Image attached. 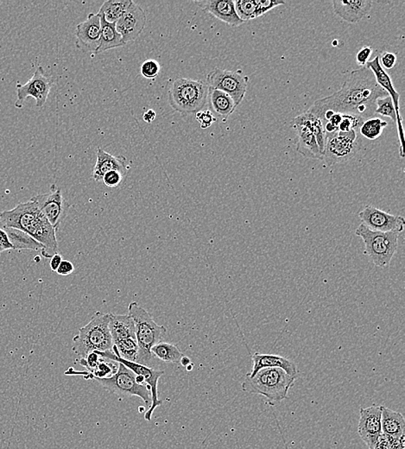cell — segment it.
Here are the masks:
<instances>
[{
	"label": "cell",
	"mask_w": 405,
	"mask_h": 449,
	"mask_svg": "<svg viewBox=\"0 0 405 449\" xmlns=\"http://www.w3.org/2000/svg\"><path fill=\"white\" fill-rule=\"evenodd\" d=\"M363 119L358 117V116L351 114H342L341 123H339L338 131L342 132H348L352 130H356L360 128L363 124Z\"/></svg>",
	"instance_id": "e575fe53"
},
{
	"label": "cell",
	"mask_w": 405,
	"mask_h": 449,
	"mask_svg": "<svg viewBox=\"0 0 405 449\" xmlns=\"http://www.w3.org/2000/svg\"><path fill=\"white\" fill-rule=\"evenodd\" d=\"M109 330L113 344L129 339H136L135 326L128 315L109 313Z\"/></svg>",
	"instance_id": "603a6c76"
},
{
	"label": "cell",
	"mask_w": 405,
	"mask_h": 449,
	"mask_svg": "<svg viewBox=\"0 0 405 449\" xmlns=\"http://www.w3.org/2000/svg\"><path fill=\"white\" fill-rule=\"evenodd\" d=\"M63 260V259L61 258L60 253H57V255H55L52 258L50 259V266L51 270H52L53 272H57L58 267H59Z\"/></svg>",
	"instance_id": "f6af8a7d"
},
{
	"label": "cell",
	"mask_w": 405,
	"mask_h": 449,
	"mask_svg": "<svg viewBox=\"0 0 405 449\" xmlns=\"http://www.w3.org/2000/svg\"><path fill=\"white\" fill-rule=\"evenodd\" d=\"M296 377L287 375L280 368H264L253 377L246 376L242 383L244 392L266 397L268 403L274 406L286 399L289 390L294 386Z\"/></svg>",
	"instance_id": "3957f363"
},
{
	"label": "cell",
	"mask_w": 405,
	"mask_h": 449,
	"mask_svg": "<svg viewBox=\"0 0 405 449\" xmlns=\"http://www.w3.org/2000/svg\"><path fill=\"white\" fill-rule=\"evenodd\" d=\"M160 68V65L156 60L149 59L144 61L140 71L144 77L153 80L159 75Z\"/></svg>",
	"instance_id": "74e56055"
},
{
	"label": "cell",
	"mask_w": 405,
	"mask_h": 449,
	"mask_svg": "<svg viewBox=\"0 0 405 449\" xmlns=\"http://www.w3.org/2000/svg\"><path fill=\"white\" fill-rule=\"evenodd\" d=\"M297 132V152L306 159L324 160L319 149L317 138L310 129L301 125H293Z\"/></svg>",
	"instance_id": "cb8c5ba5"
},
{
	"label": "cell",
	"mask_w": 405,
	"mask_h": 449,
	"mask_svg": "<svg viewBox=\"0 0 405 449\" xmlns=\"http://www.w3.org/2000/svg\"><path fill=\"white\" fill-rule=\"evenodd\" d=\"M179 364L184 366V368H187V366L190 364V358H188L187 356L184 355V357L181 359Z\"/></svg>",
	"instance_id": "7dc6e473"
},
{
	"label": "cell",
	"mask_w": 405,
	"mask_h": 449,
	"mask_svg": "<svg viewBox=\"0 0 405 449\" xmlns=\"http://www.w3.org/2000/svg\"><path fill=\"white\" fill-rule=\"evenodd\" d=\"M373 2L369 0H339L333 1V8L336 15L346 22L355 23L369 14Z\"/></svg>",
	"instance_id": "d6986e66"
},
{
	"label": "cell",
	"mask_w": 405,
	"mask_h": 449,
	"mask_svg": "<svg viewBox=\"0 0 405 449\" xmlns=\"http://www.w3.org/2000/svg\"><path fill=\"white\" fill-rule=\"evenodd\" d=\"M206 82L209 88L228 94L238 108L245 99L249 77L244 75L241 70L231 71L216 68L208 74Z\"/></svg>",
	"instance_id": "30bf717a"
},
{
	"label": "cell",
	"mask_w": 405,
	"mask_h": 449,
	"mask_svg": "<svg viewBox=\"0 0 405 449\" xmlns=\"http://www.w3.org/2000/svg\"><path fill=\"white\" fill-rule=\"evenodd\" d=\"M379 63L384 70H391L397 63L396 54L387 52V51L383 52L379 56Z\"/></svg>",
	"instance_id": "60d3db41"
},
{
	"label": "cell",
	"mask_w": 405,
	"mask_h": 449,
	"mask_svg": "<svg viewBox=\"0 0 405 449\" xmlns=\"http://www.w3.org/2000/svg\"><path fill=\"white\" fill-rule=\"evenodd\" d=\"M126 162L125 157L113 156L101 147H98L97 160L92 171V178L95 181H101L105 174L112 170L119 171L125 176L127 172Z\"/></svg>",
	"instance_id": "7402d4cb"
},
{
	"label": "cell",
	"mask_w": 405,
	"mask_h": 449,
	"mask_svg": "<svg viewBox=\"0 0 405 449\" xmlns=\"http://www.w3.org/2000/svg\"><path fill=\"white\" fill-rule=\"evenodd\" d=\"M99 17L101 19V39H99V47L95 54H101L109 50L126 46L124 43L120 34L117 32L115 23H109L103 17Z\"/></svg>",
	"instance_id": "83f0119b"
},
{
	"label": "cell",
	"mask_w": 405,
	"mask_h": 449,
	"mask_svg": "<svg viewBox=\"0 0 405 449\" xmlns=\"http://www.w3.org/2000/svg\"><path fill=\"white\" fill-rule=\"evenodd\" d=\"M382 434L395 439L404 438L405 420L403 415L382 406Z\"/></svg>",
	"instance_id": "d4e9b609"
},
{
	"label": "cell",
	"mask_w": 405,
	"mask_h": 449,
	"mask_svg": "<svg viewBox=\"0 0 405 449\" xmlns=\"http://www.w3.org/2000/svg\"><path fill=\"white\" fill-rule=\"evenodd\" d=\"M128 315L135 326L136 340L139 348L136 362L148 366L152 358V348L159 343L161 339L166 335L167 328L157 324L149 312L136 301L129 304Z\"/></svg>",
	"instance_id": "277c9868"
},
{
	"label": "cell",
	"mask_w": 405,
	"mask_h": 449,
	"mask_svg": "<svg viewBox=\"0 0 405 449\" xmlns=\"http://www.w3.org/2000/svg\"><path fill=\"white\" fill-rule=\"evenodd\" d=\"M30 200L35 202L39 210L57 231L70 208L60 188L53 184L49 193L37 194Z\"/></svg>",
	"instance_id": "4fadbf2b"
},
{
	"label": "cell",
	"mask_w": 405,
	"mask_h": 449,
	"mask_svg": "<svg viewBox=\"0 0 405 449\" xmlns=\"http://www.w3.org/2000/svg\"><path fill=\"white\" fill-rule=\"evenodd\" d=\"M213 112L226 121L235 111L233 99L226 92L209 88L208 98Z\"/></svg>",
	"instance_id": "484cf974"
},
{
	"label": "cell",
	"mask_w": 405,
	"mask_h": 449,
	"mask_svg": "<svg viewBox=\"0 0 405 449\" xmlns=\"http://www.w3.org/2000/svg\"><path fill=\"white\" fill-rule=\"evenodd\" d=\"M4 251H5V249L3 248V246L1 245H0V253L3 252Z\"/></svg>",
	"instance_id": "681fc988"
},
{
	"label": "cell",
	"mask_w": 405,
	"mask_h": 449,
	"mask_svg": "<svg viewBox=\"0 0 405 449\" xmlns=\"http://www.w3.org/2000/svg\"><path fill=\"white\" fill-rule=\"evenodd\" d=\"M101 19L98 14L89 13L85 21L79 23L75 30L77 47L84 52H96L101 39Z\"/></svg>",
	"instance_id": "ac0fdd59"
},
{
	"label": "cell",
	"mask_w": 405,
	"mask_h": 449,
	"mask_svg": "<svg viewBox=\"0 0 405 449\" xmlns=\"http://www.w3.org/2000/svg\"><path fill=\"white\" fill-rule=\"evenodd\" d=\"M291 125H301L310 129L314 133L315 138H317L319 149H320L322 155L324 157L326 132L324 123H322L320 118L317 117L312 112L307 111L295 118L293 122H291Z\"/></svg>",
	"instance_id": "4316f807"
},
{
	"label": "cell",
	"mask_w": 405,
	"mask_h": 449,
	"mask_svg": "<svg viewBox=\"0 0 405 449\" xmlns=\"http://www.w3.org/2000/svg\"><path fill=\"white\" fill-rule=\"evenodd\" d=\"M355 235L362 239L365 246L364 255L368 257L374 265L380 268L390 265L397 252L400 232L373 231L362 223Z\"/></svg>",
	"instance_id": "52a82bcc"
},
{
	"label": "cell",
	"mask_w": 405,
	"mask_h": 449,
	"mask_svg": "<svg viewBox=\"0 0 405 449\" xmlns=\"http://www.w3.org/2000/svg\"><path fill=\"white\" fill-rule=\"evenodd\" d=\"M387 95L377 83L373 72L362 67L350 74L339 91L318 99L308 111L318 118L326 111H332L366 121L375 114L377 99Z\"/></svg>",
	"instance_id": "6da1fadb"
},
{
	"label": "cell",
	"mask_w": 405,
	"mask_h": 449,
	"mask_svg": "<svg viewBox=\"0 0 405 449\" xmlns=\"http://www.w3.org/2000/svg\"><path fill=\"white\" fill-rule=\"evenodd\" d=\"M366 67L367 68H369V70L373 72L377 83L379 84V87L384 89V90L387 92L388 95L390 96L391 99H393L395 112H396L397 116L396 125L397 133L398 137H399V153L402 159H404L405 157L404 150V135L403 123H402V121H403V119H402L400 114V94H398V92L396 91V89H395L393 81H391V78L389 74H388L387 72L384 70L382 67H381L379 63V56H377L375 58H374L373 60L369 61L368 63H367Z\"/></svg>",
	"instance_id": "9a60e30c"
},
{
	"label": "cell",
	"mask_w": 405,
	"mask_h": 449,
	"mask_svg": "<svg viewBox=\"0 0 405 449\" xmlns=\"http://www.w3.org/2000/svg\"><path fill=\"white\" fill-rule=\"evenodd\" d=\"M113 343L109 330V313L95 312L91 321L80 328L73 339L72 350L75 355L85 359L92 352L112 350Z\"/></svg>",
	"instance_id": "8992f818"
},
{
	"label": "cell",
	"mask_w": 405,
	"mask_h": 449,
	"mask_svg": "<svg viewBox=\"0 0 405 449\" xmlns=\"http://www.w3.org/2000/svg\"><path fill=\"white\" fill-rule=\"evenodd\" d=\"M404 438L395 439L381 435L374 449H404Z\"/></svg>",
	"instance_id": "d590c367"
},
{
	"label": "cell",
	"mask_w": 405,
	"mask_h": 449,
	"mask_svg": "<svg viewBox=\"0 0 405 449\" xmlns=\"http://www.w3.org/2000/svg\"><path fill=\"white\" fill-rule=\"evenodd\" d=\"M362 224L373 231L397 232L404 231L405 219L404 216L393 215L381 210L372 205H367L359 212Z\"/></svg>",
	"instance_id": "5bb4252c"
},
{
	"label": "cell",
	"mask_w": 405,
	"mask_h": 449,
	"mask_svg": "<svg viewBox=\"0 0 405 449\" xmlns=\"http://www.w3.org/2000/svg\"><path fill=\"white\" fill-rule=\"evenodd\" d=\"M254 1H255L256 4L257 19L266 14L270 10L277 8V6L286 4V2L279 1V0H254Z\"/></svg>",
	"instance_id": "8d00e7d4"
},
{
	"label": "cell",
	"mask_w": 405,
	"mask_h": 449,
	"mask_svg": "<svg viewBox=\"0 0 405 449\" xmlns=\"http://www.w3.org/2000/svg\"><path fill=\"white\" fill-rule=\"evenodd\" d=\"M124 174L119 171L112 170L109 171V172L105 174V176L102 178L103 183L108 188H116L119 187L122 183Z\"/></svg>",
	"instance_id": "ab89813d"
},
{
	"label": "cell",
	"mask_w": 405,
	"mask_h": 449,
	"mask_svg": "<svg viewBox=\"0 0 405 449\" xmlns=\"http://www.w3.org/2000/svg\"><path fill=\"white\" fill-rule=\"evenodd\" d=\"M362 140L356 130L326 134L324 160L328 166L351 160L362 149Z\"/></svg>",
	"instance_id": "ba28073f"
},
{
	"label": "cell",
	"mask_w": 405,
	"mask_h": 449,
	"mask_svg": "<svg viewBox=\"0 0 405 449\" xmlns=\"http://www.w3.org/2000/svg\"><path fill=\"white\" fill-rule=\"evenodd\" d=\"M208 91L204 81L177 77L170 82L168 91L170 105L181 114H195L207 104Z\"/></svg>",
	"instance_id": "5b68a950"
},
{
	"label": "cell",
	"mask_w": 405,
	"mask_h": 449,
	"mask_svg": "<svg viewBox=\"0 0 405 449\" xmlns=\"http://www.w3.org/2000/svg\"><path fill=\"white\" fill-rule=\"evenodd\" d=\"M0 245L3 246L5 251H6V250H14L11 241H10V239L8 234H6V230L1 228H0Z\"/></svg>",
	"instance_id": "ee69618b"
},
{
	"label": "cell",
	"mask_w": 405,
	"mask_h": 449,
	"mask_svg": "<svg viewBox=\"0 0 405 449\" xmlns=\"http://www.w3.org/2000/svg\"><path fill=\"white\" fill-rule=\"evenodd\" d=\"M98 355L103 359H111L112 361H116L123 364L126 368L130 370V371L135 373L136 375L142 376L145 379V383L150 390V396H152V404H150V409L147 410L145 415V419L147 421H152V417L154 411L157 407L163 403L162 400L159 397V390H157V385H159V379L164 375V371H157V370L149 368V366L139 364L137 362H132L126 361L120 358L119 356L115 355L112 351L109 352H97Z\"/></svg>",
	"instance_id": "8fae6325"
},
{
	"label": "cell",
	"mask_w": 405,
	"mask_h": 449,
	"mask_svg": "<svg viewBox=\"0 0 405 449\" xmlns=\"http://www.w3.org/2000/svg\"><path fill=\"white\" fill-rule=\"evenodd\" d=\"M54 85V79L46 74L43 67L37 68L32 77L25 85H17L16 108H22L26 99L32 97L36 99L37 108H43Z\"/></svg>",
	"instance_id": "7c38bea8"
},
{
	"label": "cell",
	"mask_w": 405,
	"mask_h": 449,
	"mask_svg": "<svg viewBox=\"0 0 405 449\" xmlns=\"http://www.w3.org/2000/svg\"><path fill=\"white\" fill-rule=\"evenodd\" d=\"M75 272V266L73 263L68 261V260H63L61 265L58 267L57 272L58 275L67 277Z\"/></svg>",
	"instance_id": "7bdbcfd3"
},
{
	"label": "cell",
	"mask_w": 405,
	"mask_h": 449,
	"mask_svg": "<svg viewBox=\"0 0 405 449\" xmlns=\"http://www.w3.org/2000/svg\"><path fill=\"white\" fill-rule=\"evenodd\" d=\"M237 15L244 22L257 19L256 4L254 0H237L235 1Z\"/></svg>",
	"instance_id": "d6a6232c"
},
{
	"label": "cell",
	"mask_w": 405,
	"mask_h": 449,
	"mask_svg": "<svg viewBox=\"0 0 405 449\" xmlns=\"http://www.w3.org/2000/svg\"><path fill=\"white\" fill-rule=\"evenodd\" d=\"M373 54V48L365 46L362 48L356 54V61L359 66L366 67L367 63L370 61L371 56Z\"/></svg>",
	"instance_id": "b9f144b4"
},
{
	"label": "cell",
	"mask_w": 405,
	"mask_h": 449,
	"mask_svg": "<svg viewBox=\"0 0 405 449\" xmlns=\"http://www.w3.org/2000/svg\"><path fill=\"white\" fill-rule=\"evenodd\" d=\"M382 406L360 408L358 433L369 449H374L382 435L381 428Z\"/></svg>",
	"instance_id": "e0dca14e"
},
{
	"label": "cell",
	"mask_w": 405,
	"mask_h": 449,
	"mask_svg": "<svg viewBox=\"0 0 405 449\" xmlns=\"http://www.w3.org/2000/svg\"><path fill=\"white\" fill-rule=\"evenodd\" d=\"M195 119H197V121L200 123L201 129L210 128L215 122L217 121V118H216L214 114H213L211 111H209V110L197 112V114H195Z\"/></svg>",
	"instance_id": "f35d334b"
},
{
	"label": "cell",
	"mask_w": 405,
	"mask_h": 449,
	"mask_svg": "<svg viewBox=\"0 0 405 449\" xmlns=\"http://www.w3.org/2000/svg\"><path fill=\"white\" fill-rule=\"evenodd\" d=\"M132 2L130 0H108L103 3L97 14L109 23H116L125 14Z\"/></svg>",
	"instance_id": "f1b7e54d"
},
{
	"label": "cell",
	"mask_w": 405,
	"mask_h": 449,
	"mask_svg": "<svg viewBox=\"0 0 405 449\" xmlns=\"http://www.w3.org/2000/svg\"><path fill=\"white\" fill-rule=\"evenodd\" d=\"M0 223L4 228L17 229L35 239L43 246L41 253L44 258L51 259L59 253L56 229L32 200L19 203L11 210L0 212Z\"/></svg>",
	"instance_id": "7a4b0ae2"
},
{
	"label": "cell",
	"mask_w": 405,
	"mask_h": 449,
	"mask_svg": "<svg viewBox=\"0 0 405 449\" xmlns=\"http://www.w3.org/2000/svg\"><path fill=\"white\" fill-rule=\"evenodd\" d=\"M146 12L135 2H132L125 14L115 23L117 32L122 37L124 43L133 42L141 35L146 26Z\"/></svg>",
	"instance_id": "2e32d148"
},
{
	"label": "cell",
	"mask_w": 405,
	"mask_h": 449,
	"mask_svg": "<svg viewBox=\"0 0 405 449\" xmlns=\"http://www.w3.org/2000/svg\"><path fill=\"white\" fill-rule=\"evenodd\" d=\"M186 369H187V371H191V370L193 369V365H192V364L188 365L187 366Z\"/></svg>",
	"instance_id": "c3c4849f"
},
{
	"label": "cell",
	"mask_w": 405,
	"mask_h": 449,
	"mask_svg": "<svg viewBox=\"0 0 405 449\" xmlns=\"http://www.w3.org/2000/svg\"><path fill=\"white\" fill-rule=\"evenodd\" d=\"M90 379H94L103 388L116 395L139 397L146 406L152 401L149 387L137 382L135 373L120 363L115 375L108 378L90 377Z\"/></svg>",
	"instance_id": "9c48e42d"
},
{
	"label": "cell",
	"mask_w": 405,
	"mask_h": 449,
	"mask_svg": "<svg viewBox=\"0 0 405 449\" xmlns=\"http://www.w3.org/2000/svg\"><path fill=\"white\" fill-rule=\"evenodd\" d=\"M156 112L154 110L150 109L148 111L146 112L143 115L144 121L148 123V124H152L154 121V119H156Z\"/></svg>",
	"instance_id": "bcb514c9"
},
{
	"label": "cell",
	"mask_w": 405,
	"mask_h": 449,
	"mask_svg": "<svg viewBox=\"0 0 405 449\" xmlns=\"http://www.w3.org/2000/svg\"><path fill=\"white\" fill-rule=\"evenodd\" d=\"M200 4L205 12L230 26H239L245 23L237 15L235 1L233 0H209L201 2Z\"/></svg>",
	"instance_id": "44dd1931"
},
{
	"label": "cell",
	"mask_w": 405,
	"mask_h": 449,
	"mask_svg": "<svg viewBox=\"0 0 405 449\" xmlns=\"http://www.w3.org/2000/svg\"><path fill=\"white\" fill-rule=\"evenodd\" d=\"M6 232L14 250L30 249L34 250V251H39V250L42 251L43 249L42 245H40L35 239L30 237L26 232L13 228H6Z\"/></svg>",
	"instance_id": "4dcf8cb0"
},
{
	"label": "cell",
	"mask_w": 405,
	"mask_h": 449,
	"mask_svg": "<svg viewBox=\"0 0 405 449\" xmlns=\"http://www.w3.org/2000/svg\"><path fill=\"white\" fill-rule=\"evenodd\" d=\"M376 106L375 114L384 116V117H389L395 123H397L396 112H395L393 99H391L389 95L384 98L377 99Z\"/></svg>",
	"instance_id": "836d02e7"
},
{
	"label": "cell",
	"mask_w": 405,
	"mask_h": 449,
	"mask_svg": "<svg viewBox=\"0 0 405 449\" xmlns=\"http://www.w3.org/2000/svg\"><path fill=\"white\" fill-rule=\"evenodd\" d=\"M252 371L247 376L253 377L260 370L264 368H280L291 377H297V366L290 359L276 355H262L255 352L252 356Z\"/></svg>",
	"instance_id": "ffe728a7"
},
{
	"label": "cell",
	"mask_w": 405,
	"mask_h": 449,
	"mask_svg": "<svg viewBox=\"0 0 405 449\" xmlns=\"http://www.w3.org/2000/svg\"><path fill=\"white\" fill-rule=\"evenodd\" d=\"M152 355L160 361L177 364H179L181 359L184 356L177 346L161 341L152 348Z\"/></svg>",
	"instance_id": "f546056e"
},
{
	"label": "cell",
	"mask_w": 405,
	"mask_h": 449,
	"mask_svg": "<svg viewBox=\"0 0 405 449\" xmlns=\"http://www.w3.org/2000/svg\"><path fill=\"white\" fill-rule=\"evenodd\" d=\"M388 123L379 118L366 119L359 128L360 134L369 140L379 139Z\"/></svg>",
	"instance_id": "1f68e13d"
}]
</instances>
